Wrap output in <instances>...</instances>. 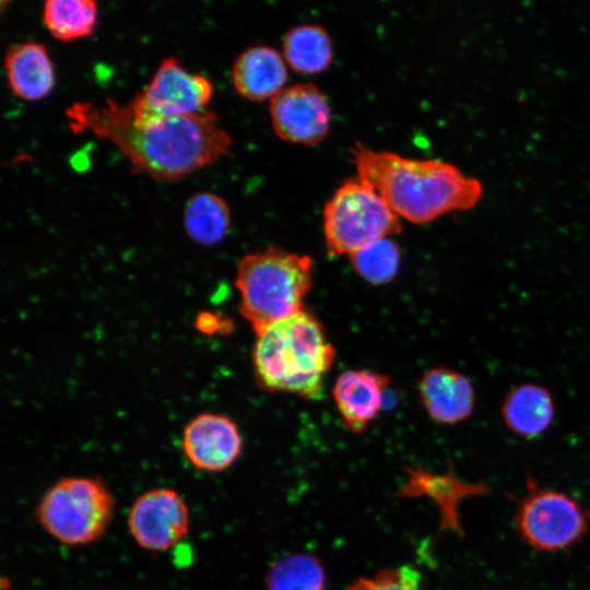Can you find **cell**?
Instances as JSON below:
<instances>
[{
  "mask_svg": "<svg viewBox=\"0 0 590 590\" xmlns=\"http://www.w3.org/2000/svg\"><path fill=\"white\" fill-rule=\"evenodd\" d=\"M113 511L114 498L103 482L72 476L45 492L36 516L45 531L60 543L84 545L99 539Z\"/></svg>",
  "mask_w": 590,
  "mask_h": 590,
  "instance_id": "5",
  "label": "cell"
},
{
  "mask_svg": "<svg viewBox=\"0 0 590 590\" xmlns=\"http://www.w3.org/2000/svg\"><path fill=\"white\" fill-rule=\"evenodd\" d=\"M358 178L370 185L391 210L423 224L451 211L474 208L483 186L458 167L439 160H413L373 151L361 143L351 150Z\"/></svg>",
  "mask_w": 590,
  "mask_h": 590,
  "instance_id": "2",
  "label": "cell"
},
{
  "mask_svg": "<svg viewBox=\"0 0 590 590\" xmlns=\"http://www.w3.org/2000/svg\"><path fill=\"white\" fill-rule=\"evenodd\" d=\"M389 378L366 369L342 373L332 394L345 426L353 433L364 432L382 406V394Z\"/></svg>",
  "mask_w": 590,
  "mask_h": 590,
  "instance_id": "13",
  "label": "cell"
},
{
  "mask_svg": "<svg viewBox=\"0 0 590 590\" xmlns=\"http://www.w3.org/2000/svg\"><path fill=\"white\" fill-rule=\"evenodd\" d=\"M349 258L361 278L380 285L396 276L400 263V249L393 240L382 238L367 244Z\"/></svg>",
  "mask_w": 590,
  "mask_h": 590,
  "instance_id": "22",
  "label": "cell"
},
{
  "mask_svg": "<svg viewBox=\"0 0 590 590\" xmlns=\"http://www.w3.org/2000/svg\"><path fill=\"white\" fill-rule=\"evenodd\" d=\"M223 323L215 314L201 312L196 319V328L205 334H212L220 330Z\"/></svg>",
  "mask_w": 590,
  "mask_h": 590,
  "instance_id": "24",
  "label": "cell"
},
{
  "mask_svg": "<svg viewBox=\"0 0 590 590\" xmlns=\"http://www.w3.org/2000/svg\"><path fill=\"white\" fill-rule=\"evenodd\" d=\"M505 425L521 437L533 438L543 434L555 414L551 392L536 384H522L505 397L502 408Z\"/></svg>",
  "mask_w": 590,
  "mask_h": 590,
  "instance_id": "16",
  "label": "cell"
},
{
  "mask_svg": "<svg viewBox=\"0 0 590 590\" xmlns=\"http://www.w3.org/2000/svg\"><path fill=\"white\" fill-rule=\"evenodd\" d=\"M283 52L288 64L302 73L327 70L333 57L329 34L315 24L292 27L284 36Z\"/></svg>",
  "mask_w": 590,
  "mask_h": 590,
  "instance_id": "18",
  "label": "cell"
},
{
  "mask_svg": "<svg viewBox=\"0 0 590 590\" xmlns=\"http://www.w3.org/2000/svg\"><path fill=\"white\" fill-rule=\"evenodd\" d=\"M74 133L90 132L114 144L133 172L158 181L180 179L228 154L232 138L216 122L214 111L138 118L127 104L107 98L103 105L75 102L66 109Z\"/></svg>",
  "mask_w": 590,
  "mask_h": 590,
  "instance_id": "1",
  "label": "cell"
},
{
  "mask_svg": "<svg viewBox=\"0 0 590 590\" xmlns=\"http://www.w3.org/2000/svg\"><path fill=\"white\" fill-rule=\"evenodd\" d=\"M252 358L256 379L268 391L306 399L321 394L335 352L319 321L302 310L257 334Z\"/></svg>",
  "mask_w": 590,
  "mask_h": 590,
  "instance_id": "3",
  "label": "cell"
},
{
  "mask_svg": "<svg viewBox=\"0 0 590 590\" xmlns=\"http://www.w3.org/2000/svg\"><path fill=\"white\" fill-rule=\"evenodd\" d=\"M270 115L273 129L281 139L306 145L321 142L331 123L328 99L310 83L281 90L271 99Z\"/></svg>",
  "mask_w": 590,
  "mask_h": 590,
  "instance_id": "10",
  "label": "cell"
},
{
  "mask_svg": "<svg viewBox=\"0 0 590 590\" xmlns=\"http://www.w3.org/2000/svg\"><path fill=\"white\" fill-rule=\"evenodd\" d=\"M421 401L430 418L441 424L465 421L475 405L471 380L448 367L427 369L418 382Z\"/></svg>",
  "mask_w": 590,
  "mask_h": 590,
  "instance_id": "12",
  "label": "cell"
},
{
  "mask_svg": "<svg viewBox=\"0 0 590 590\" xmlns=\"http://www.w3.org/2000/svg\"><path fill=\"white\" fill-rule=\"evenodd\" d=\"M264 581L267 590H324L326 571L317 557L293 553L274 562Z\"/></svg>",
  "mask_w": 590,
  "mask_h": 590,
  "instance_id": "21",
  "label": "cell"
},
{
  "mask_svg": "<svg viewBox=\"0 0 590 590\" xmlns=\"http://www.w3.org/2000/svg\"><path fill=\"white\" fill-rule=\"evenodd\" d=\"M408 484L403 495H430L442 510L446 528H458L455 506L465 495L482 494L486 488L482 485H467L449 475H433L421 469L409 470Z\"/></svg>",
  "mask_w": 590,
  "mask_h": 590,
  "instance_id": "20",
  "label": "cell"
},
{
  "mask_svg": "<svg viewBox=\"0 0 590 590\" xmlns=\"http://www.w3.org/2000/svg\"><path fill=\"white\" fill-rule=\"evenodd\" d=\"M98 8L93 0H48L43 20L50 35L60 42L90 36L97 23Z\"/></svg>",
  "mask_w": 590,
  "mask_h": 590,
  "instance_id": "19",
  "label": "cell"
},
{
  "mask_svg": "<svg viewBox=\"0 0 590 590\" xmlns=\"http://www.w3.org/2000/svg\"><path fill=\"white\" fill-rule=\"evenodd\" d=\"M127 523L131 536L141 547L163 552L187 535L189 510L176 491L153 488L134 499Z\"/></svg>",
  "mask_w": 590,
  "mask_h": 590,
  "instance_id": "9",
  "label": "cell"
},
{
  "mask_svg": "<svg viewBox=\"0 0 590 590\" xmlns=\"http://www.w3.org/2000/svg\"><path fill=\"white\" fill-rule=\"evenodd\" d=\"M212 95L208 78L188 72L176 58H166L146 87L127 106L138 118L187 116L203 111Z\"/></svg>",
  "mask_w": 590,
  "mask_h": 590,
  "instance_id": "8",
  "label": "cell"
},
{
  "mask_svg": "<svg viewBox=\"0 0 590 590\" xmlns=\"http://www.w3.org/2000/svg\"><path fill=\"white\" fill-rule=\"evenodd\" d=\"M181 446L194 469L221 472L238 459L243 440L238 426L231 417L201 413L186 424Z\"/></svg>",
  "mask_w": 590,
  "mask_h": 590,
  "instance_id": "11",
  "label": "cell"
},
{
  "mask_svg": "<svg viewBox=\"0 0 590 590\" xmlns=\"http://www.w3.org/2000/svg\"><path fill=\"white\" fill-rule=\"evenodd\" d=\"M323 229L328 252L350 257L371 241L399 234L401 223L379 193L357 177L345 180L327 201Z\"/></svg>",
  "mask_w": 590,
  "mask_h": 590,
  "instance_id": "6",
  "label": "cell"
},
{
  "mask_svg": "<svg viewBox=\"0 0 590 590\" xmlns=\"http://www.w3.org/2000/svg\"><path fill=\"white\" fill-rule=\"evenodd\" d=\"M421 573L412 565L387 568L354 580L347 590H421Z\"/></svg>",
  "mask_w": 590,
  "mask_h": 590,
  "instance_id": "23",
  "label": "cell"
},
{
  "mask_svg": "<svg viewBox=\"0 0 590 590\" xmlns=\"http://www.w3.org/2000/svg\"><path fill=\"white\" fill-rule=\"evenodd\" d=\"M235 286L239 312L259 334L304 310L303 300L311 287V260L273 247L248 253L237 263Z\"/></svg>",
  "mask_w": 590,
  "mask_h": 590,
  "instance_id": "4",
  "label": "cell"
},
{
  "mask_svg": "<svg viewBox=\"0 0 590 590\" xmlns=\"http://www.w3.org/2000/svg\"><path fill=\"white\" fill-rule=\"evenodd\" d=\"M4 71L12 93L34 102L46 97L55 85V72L46 47L26 42L13 45L5 52Z\"/></svg>",
  "mask_w": 590,
  "mask_h": 590,
  "instance_id": "15",
  "label": "cell"
},
{
  "mask_svg": "<svg viewBox=\"0 0 590 590\" xmlns=\"http://www.w3.org/2000/svg\"><path fill=\"white\" fill-rule=\"evenodd\" d=\"M282 56L269 46L245 49L234 61L232 81L235 90L250 101L273 98L286 81Z\"/></svg>",
  "mask_w": 590,
  "mask_h": 590,
  "instance_id": "14",
  "label": "cell"
},
{
  "mask_svg": "<svg viewBox=\"0 0 590 590\" xmlns=\"http://www.w3.org/2000/svg\"><path fill=\"white\" fill-rule=\"evenodd\" d=\"M231 227V210L225 200L213 192L194 193L184 208V228L199 245L220 243Z\"/></svg>",
  "mask_w": 590,
  "mask_h": 590,
  "instance_id": "17",
  "label": "cell"
},
{
  "mask_svg": "<svg viewBox=\"0 0 590 590\" xmlns=\"http://www.w3.org/2000/svg\"><path fill=\"white\" fill-rule=\"evenodd\" d=\"M528 493L515 517L518 533L539 551H558L579 541L589 526V514L575 498L541 488L529 480Z\"/></svg>",
  "mask_w": 590,
  "mask_h": 590,
  "instance_id": "7",
  "label": "cell"
}]
</instances>
